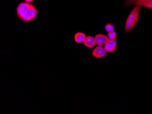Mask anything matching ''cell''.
Instances as JSON below:
<instances>
[{"instance_id":"cell-1","label":"cell","mask_w":152,"mask_h":114,"mask_svg":"<svg viewBox=\"0 0 152 114\" xmlns=\"http://www.w3.org/2000/svg\"><path fill=\"white\" fill-rule=\"evenodd\" d=\"M140 8V6L136 5L128 16L124 28L126 33L130 31L135 26L139 20Z\"/></svg>"},{"instance_id":"cell-2","label":"cell","mask_w":152,"mask_h":114,"mask_svg":"<svg viewBox=\"0 0 152 114\" xmlns=\"http://www.w3.org/2000/svg\"><path fill=\"white\" fill-rule=\"evenodd\" d=\"M33 6L32 4L24 2L20 3L17 7V14L18 17L21 18L26 13L29 11Z\"/></svg>"},{"instance_id":"cell-3","label":"cell","mask_w":152,"mask_h":114,"mask_svg":"<svg viewBox=\"0 0 152 114\" xmlns=\"http://www.w3.org/2000/svg\"><path fill=\"white\" fill-rule=\"evenodd\" d=\"M133 4L152 9V0H127L125 6H129Z\"/></svg>"},{"instance_id":"cell-4","label":"cell","mask_w":152,"mask_h":114,"mask_svg":"<svg viewBox=\"0 0 152 114\" xmlns=\"http://www.w3.org/2000/svg\"><path fill=\"white\" fill-rule=\"evenodd\" d=\"M37 15V10L35 7L33 5L30 9L26 13L25 15L20 18V19L24 22H29L35 18Z\"/></svg>"},{"instance_id":"cell-5","label":"cell","mask_w":152,"mask_h":114,"mask_svg":"<svg viewBox=\"0 0 152 114\" xmlns=\"http://www.w3.org/2000/svg\"><path fill=\"white\" fill-rule=\"evenodd\" d=\"M107 54V52L102 46H98L92 52V56L96 58H101L104 57Z\"/></svg>"},{"instance_id":"cell-6","label":"cell","mask_w":152,"mask_h":114,"mask_svg":"<svg viewBox=\"0 0 152 114\" xmlns=\"http://www.w3.org/2000/svg\"><path fill=\"white\" fill-rule=\"evenodd\" d=\"M104 46V48L107 52H113L117 49V43L116 40H109Z\"/></svg>"},{"instance_id":"cell-7","label":"cell","mask_w":152,"mask_h":114,"mask_svg":"<svg viewBox=\"0 0 152 114\" xmlns=\"http://www.w3.org/2000/svg\"><path fill=\"white\" fill-rule=\"evenodd\" d=\"M96 42L98 46H102L104 45L109 40L108 37L104 35L99 34L95 36Z\"/></svg>"},{"instance_id":"cell-8","label":"cell","mask_w":152,"mask_h":114,"mask_svg":"<svg viewBox=\"0 0 152 114\" xmlns=\"http://www.w3.org/2000/svg\"><path fill=\"white\" fill-rule=\"evenodd\" d=\"M83 44H84V46L88 48H93L96 45V42L95 37L92 36H86L84 41H83Z\"/></svg>"},{"instance_id":"cell-9","label":"cell","mask_w":152,"mask_h":114,"mask_svg":"<svg viewBox=\"0 0 152 114\" xmlns=\"http://www.w3.org/2000/svg\"><path fill=\"white\" fill-rule=\"evenodd\" d=\"M86 37V35L84 33L82 32H77L74 35V41L77 43H83Z\"/></svg>"},{"instance_id":"cell-10","label":"cell","mask_w":152,"mask_h":114,"mask_svg":"<svg viewBox=\"0 0 152 114\" xmlns=\"http://www.w3.org/2000/svg\"><path fill=\"white\" fill-rule=\"evenodd\" d=\"M104 28L106 31L108 33V32L114 31L115 28H114V25L113 24L108 23L105 25Z\"/></svg>"},{"instance_id":"cell-11","label":"cell","mask_w":152,"mask_h":114,"mask_svg":"<svg viewBox=\"0 0 152 114\" xmlns=\"http://www.w3.org/2000/svg\"><path fill=\"white\" fill-rule=\"evenodd\" d=\"M107 37L110 40H116L117 37V33L115 31H113L112 32H108Z\"/></svg>"},{"instance_id":"cell-12","label":"cell","mask_w":152,"mask_h":114,"mask_svg":"<svg viewBox=\"0 0 152 114\" xmlns=\"http://www.w3.org/2000/svg\"><path fill=\"white\" fill-rule=\"evenodd\" d=\"M26 2H28V3H30V2H32L34 0H24Z\"/></svg>"}]
</instances>
